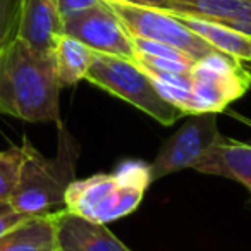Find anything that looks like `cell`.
<instances>
[{"label":"cell","mask_w":251,"mask_h":251,"mask_svg":"<svg viewBox=\"0 0 251 251\" xmlns=\"http://www.w3.org/2000/svg\"><path fill=\"white\" fill-rule=\"evenodd\" d=\"M191 114L222 112L251 88L248 71L236 59L212 52L191 67Z\"/></svg>","instance_id":"cell-5"},{"label":"cell","mask_w":251,"mask_h":251,"mask_svg":"<svg viewBox=\"0 0 251 251\" xmlns=\"http://www.w3.org/2000/svg\"><path fill=\"white\" fill-rule=\"evenodd\" d=\"M112 9L124 29L129 36L153 40V42L167 43L188 53L191 59L200 60L212 52H217L212 45L201 40L182 25L171 12L160 9L148 7L129 2V0H103Z\"/></svg>","instance_id":"cell-6"},{"label":"cell","mask_w":251,"mask_h":251,"mask_svg":"<svg viewBox=\"0 0 251 251\" xmlns=\"http://www.w3.org/2000/svg\"><path fill=\"white\" fill-rule=\"evenodd\" d=\"M57 251H131L105 224L60 208L50 213Z\"/></svg>","instance_id":"cell-9"},{"label":"cell","mask_w":251,"mask_h":251,"mask_svg":"<svg viewBox=\"0 0 251 251\" xmlns=\"http://www.w3.org/2000/svg\"><path fill=\"white\" fill-rule=\"evenodd\" d=\"M100 0H57V4H59V12L60 16L67 18V16L74 14V12H79L84 11V9H90L93 5H97Z\"/></svg>","instance_id":"cell-20"},{"label":"cell","mask_w":251,"mask_h":251,"mask_svg":"<svg viewBox=\"0 0 251 251\" xmlns=\"http://www.w3.org/2000/svg\"><path fill=\"white\" fill-rule=\"evenodd\" d=\"M131 42L134 45L136 53H143V55H151V57H162V59H171V60H179V62H188L195 64L196 60L191 59L188 53H184L182 50L176 49L167 43L153 42V40L147 38H138V36H131Z\"/></svg>","instance_id":"cell-18"},{"label":"cell","mask_w":251,"mask_h":251,"mask_svg":"<svg viewBox=\"0 0 251 251\" xmlns=\"http://www.w3.org/2000/svg\"><path fill=\"white\" fill-rule=\"evenodd\" d=\"M84 79L140 108L164 126L174 124L186 115L158 93L153 79L134 60L95 52Z\"/></svg>","instance_id":"cell-4"},{"label":"cell","mask_w":251,"mask_h":251,"mask_svg":"<svg viewBox=\"0 0 251 251\" xmlns=\"http://www.w3.org/2000/svg\"><path fill=\"white\" fill-rule=\"evenodd\" d=\"M177 16L227 23L251 14V0H129Z\"/></svg>","instance_id":"cell-12"},{"label":"cell","mask_w":251,"mask_h":251,"mask_svg":"<svg viewBox=\"0 0 251 251\" xmlns=\"http://www.w3.org/2000/svg\"><path fill=\"white\" fill-rule=\"evenodd\" d=\"M60 83L52 53L16 38L0 50V114L28 122L60 119Z\"/></svg>","instance_id":"cell-1"},{"label":"cell","mask_w":251,"mask_h":251,"mask_svg":"<svg viewBox=\"0 0 251 251\" xmlns=\"http://www.w3.org/2000/svg\"><path fill=\"white\" fill-rule=\"evenodd\" d=\"M201 174L222 176L243 184L251 191V145L220 138L193 167Z\"/></svg>","instance_id":"cell-11"},{"label":"cell","mask_w":251,"mask_h":251,"mask_svg":"<svg viewBox=\"0 0 251 251\" xmlns=\"http://www.w3.org/2000/svg\"><path fill=\"white\" fill-rule=\"evenodd\" d=\"M62 29L64 35L79 40L97 53L117 55L129 60L136 59V50L129 33L103 0L93 7L64 18Z\"/></svg>","instance_id":"cell-8"},{"label":"cell","mask_w":251,"mask_h":251,"mask_svg":"<svg viewBox=\"0 0 251 251\" xmlns=\"http://www.w3.org/2000/svg\"><path fill=\"white\" fill-rule=\"evenodd\" d=\"M28 217L31 215H26V213L14 210L9 201H0V236L7 232L9 229H12V227H16L18 224H21Z\"/></svg>","instance_id":"cell-19"},{"label":"cell","mask_w":251,"mask_h":251,"mask_svg":"<svg viewBox=\"0 0 251 251\" xmlns=\"http://www.w3.org/2000/svg\"><path fill=\"white\" fill-rule=\"evenodd\" d=\"M150 182V164L126 160L112 174L74 179L66 191L64 208L93 222L108 224L133 213Z\"/></svg>","instance_id":"cell-3"},{"label":"cell","mask_w":251,"mask_h":251,"mask_svg":"<svg viewBox=\"0 0 251 251\" xmlns=\"http://www.w3.org/2000/svg\"><path fill=\"white\" fill-rule=\"evenodd\" d=\"M64 33L57 0H21L18 38L43 53H52Z\"/></svg>","instance_id":"cell-10"},{"label":"cell","mask_w":251,"mask_h":251,"mask_svg":"<svg viewBox=\"0 0 251 251\" xmlns=\"http://www.w3.org/2000/svg\"><path fill=\"white\" fill-rule=\"evenodd\" d=\"M52 55L55 60L60 88H69L84 79L91 62H93L95 52L88 49L84 43H81L79 40L62 33L55 40Z\"/></svg>","instance_id":"cell-15"},{"label":"cell","mask_w":251,"mask_h":251,"mask_svg":"<svg viewBox=\"0 0 251 251\" xmlns=\"http://www.w3.org/2000/svg\"><path fill=\"white\" fill-rule=\"evenodd\" d=\"M191 29L195 35L205 40L208 45H212L217 52H222L226 55L236 59L237 62H251V38L236 29L229 28L227 25L212 19L193 18V16H177L172 14Z\"/></svg>","instance_id":"cell-13"},{"label":"cell","mask_w":251,"mask_h":251,"mask_svg":"<svg viewBox=\"0 0 251 251\" xmlns=\"http://www.w3.org/2000/svg\"><path fill=\"white\" fill-rule=\"evenodd\" d=\"M219 138L215 112L189 114L181 129L164 141L155 160L150 164L151 181L182 169H193Z\"/></svg>","instance_id":"cell-7"},{"label":"cell","mask_w":251,"mask_h":251,"mask_svg":"<svg viewBox=\"0 0 251 251\" xmlns=\"http://www.w3.org/2000/svg\"><path fill=\"white\" fill-rule=\"evenodd\" d=\"M59 126V150L53 158L42 155L28 138L23 140L25 160L19 181L9 198L12 208L26 215H49L64 208V198L69 184L74 181L79 147L69 134L66 126Z\"/></svg>","instance_id":"cell-2"},{"label":"cell","mask_w":251,"mask_h":251,"mask_svg":"<svg viewBox=\"0 0 251 251\" xmlns=\"http://www.w3.org/2000/svg\"><path fill=\"white\" fill-rule=\"evenodd\" d=\"M21 0H0V50L18 38Z\"/></svg>","instance_id":"cell-17"},{"label":"cell","mask_w":251,"mask_h":251,"mask_svg":"<svg viewBox=\"0 0 251 251\" xmlns=\"http://www.w3.org/2000/svg\"><path fill=\"white\" fill-rule=\"evenodd\" d=\"M224 25H227L229 28L236 29V31L243 33V35H246V36H250V38H251V14L246 16V18L227 21V23H224Z\"/></svg>","instance_id":"cell-21"},{"label":"cell","mask_w":251,"mask_h":251,"mask_svg":"<svg viewBox=\"0 0 251 251\" xmlns=\"http://www.w3.org/2000/svg\"><path fill=\"white\" fill-rule=\"evenodd\" d=\"M25 160L23 147L0 150V201H9L19 181V172Z\"/></svg>","instance_id":"cell-16"},{"label":"cell","mask_w":251,"mask_h":251,"mask_svg":"<svg viewBox=\"0 0 251 251\" xmlns=\"http://www.w3.org/2000/svg\"><path fill=\"white\" fill-rule=\"evenodd\" d=\"M0 251H57L52 217L31 215L0 236Z\"/></svg>","instance_id":"cell-14"},{"label":"cell","mask_w":251,"mask_h":251,"mask_svg":"<svg viewBox=\"0 0 251 251\" xmlns=\"http://www.w3.org/2000/svg\"><path fill=\"white\" fill-rule=\"evenodd\" d=\"M243 66H244V69L248 71V74H250V77H251V62H244Z\"/></svg>","instance_id":"cell-22"}]
</instances>
